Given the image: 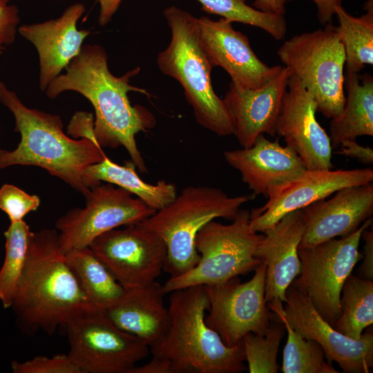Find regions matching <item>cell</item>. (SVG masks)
Returning a JSON list of instances; mask_svg holds the SVG:
<instances>
[{
  "mask_svg": "<svg viewBox=\"0 0 373 373\" xmlns=\"http://www.w3.org/2000/svg\"><path fill=\"white\" fill-rule=\"evenodd\" d=\"M136 72L115 76L108 68V55L102 46L83 45L79 54L66 68V73L54 79L45 92L50 99L68 90L85 97L95 111L93 133L97 143L101 147H124L136 168L146 173L135 136L152 128L155 119L145 108L132 106L128 99L129 91L145 93L129 83Z\"/></svg>",
  "mask_w": 373,
  "mask_h": 373,
  "instance_id": "6da1fadb",
  "label": "cell"
},
{
  "mask_svg": "<svg viewBox=\"0 0 373 373\" xmlns=\"http://www.w3.org/2000/svg\"><path fill=\"white\" fill-rule=\"evenodd\" d=\"M11 307L28 334H52L93 307L69 267L54 229L32 231Z\"/></svg>",
  "mask_w": 373,
  "mask_h": 373,
  "instance_id": "7a4b0ae2",
  "label": "cell"
},
{
  "mask_svg": "<svg viewBox=\"0 0 373 373\" xmlns=\"http://www.w3.org/2000/svg\"><path fill=\"white\" fill-rule=\"evenodd\" d=\"M0 102L12 113L21 140L13 151L0 150V170L15 165L41 167L86 197L97 182L87 169L106 157L93 139L74 140L63 131L61 117L27 107L0 81Z\"/></svg>",
  "mask_w": 373,
  "mask_h": 373,
  "instance_id": "3957f363",
  "label": "cell"
},
{
  "mask_svg": "<svg viewBox=\"0 0 373 373\" xmlns=\"http://www.w3.org/2000/svg\"><path fill=\"white\" fill-rule=\"evenodd\" d=\"M169 324L162 340L150 348L169 361L175 373H240L246 370L242 340L226 345L205 322L209 300L203 285L171 292Z\"/></svg>",
  "mask_w": 373,
  "mask_h": 373,
  "instance_id": "277c9868",
  "label": "cell"
},
{
  "mask_svg": "<svg viewBox=\"0 0 373 373\" xmlns=\"http://www.w3.org/2000/svg\"><path fill=\"white\" fill-rule=\"evenodd\" d=\"M164 15L171 39L158 55L160 70L181 84L200 126L221 137L234 135L233 115L212 86L213 67L200 43L198 18L176 6L166 8Z\"/></svg>",
  "mask_w": 373,
  "mask_h": 373,
  "instance_id": "5b68a950",
  "label": "cell"
},
{
  "mask_svg": "<svg viewBox=\"0 0 373 373\" xmlns=\"http://www.w3.org/2000/svg\"><path fill=\"white\" fill-rule=\"evenodd\" d=\"M254 194L229 196L218 188L189 186L164 208L138 222L160 236L166 246L163 271L171 277L182 275L198 262L195 246L198 231L218 218L233 220Z\"/></svg>",
  "mask_w": 373,
  "mask_h": 373,
  "instance_id": "8992f818",
  "label": "cell"
},
{
  "mask_svg": "<svg viewBox=\"0 0 373 373\" xmlns=\"http://www.w3.org/2000/svg\"><path fill=\"white\" fill-rule=\"evenodd\" d=\"M278 55L312 96L317 111L334 119L345 102L343 73L345 52L337 26L332 23L292 37L278 50Z\"/></svg>",
  "mask_w": 373,
  "mask_h": 373,
  "instance_id": "52a82bcc",
  "label": "cell"
},
{
  "mask_svg": "<svg viewBox=\"0 0 373 373\" xmlns=\"http://www.w3.org/2000/svg\"><path fill=\"white\" fill-rule=\"evenodd\" d=\"M250 211L240 209L232 222L214 220L198 233L195 246L200 258L186 273L170 278L163 285L165 294L195 285H214L254 270L261 262L254 254L262 234L249 226Z\"/></svg>",
  "mask_w": 373,
  "mask_h": 373,
  "instance_id": "ba28073f",
  "label": "cell"
},
{
  "mask_svg": "<svg viewBox=\"0 0 373 373\" xmlns=\"http://www.w3.org/2000/svg\"><path fill=\"white\" fill-rule=\"evenodd\" d=\"M68 353L82 373H131L150 347L115 326L104 311L85 310L65 325Z\"/></svg>",
  "mask_w": 373,
  "mask_h": 373,
  "instance_id": "9c48e42d",
  "label": "cell"
},
{
  "mask_svg": "<svg viewBox=\"0 0 373 373\" xmlns=\"http://www.w3.org/2000/svg\"><path fill=\"white\" fill-rule=\"evenodd\" d=\"M371 224L372 218H370L345 237L298 248L301 270L299 278L292 283L309 298L322 318L333 327L341 312L343 284L363 256L358 251L362 233Z\"/></svg>",
  "mask_w": 373,
  "mask_h": 373,
  "instance_id": "30bf717a",
  "label": "cell"
},
{
  "mask_svg": "<svg viewBox=\"0 0 373 373\" xmlns=\"http://www.w3.org/2000/svg\"><path fill=\"white\" fill-rule=\"evenodd\" d=\"M253 277L242 283L238 276L214 285H203L209 300L207 325L223 343L233 347L249 332L265 335L274 320L265 299V266L260 262Z\"/></svg>",
  "mask_w": 373,
  "mask_h": 373,
  "instance_id": "8fae6325",
  "label": "cell"
},
{
  "mask_svg": "<svg viewBox=\"0 0 373 373\" xmlns=\"http://www.w3.org/2000/svg\"><path fill=\"white\" fill-rule=\"evenodd\" d=\"M114 184H99L84 197L86 205L74 208L55 223L62 251L88 247L102 233L138 223L155 213L142 200Z\"/></svg>",
  "mask_w": 373,
  "mask_h": 373,
  "instance_id": "7c38bea8",
  "label": "cell"
},
{
  "mask_svg": "<svg viewBox=\"0 0 373 373\" xmlns=\"http://www.w3.org/2000/svg\"><path fill=\"white\" fill-rule=\"evenodd\" d=\"M88 247L124 289L155 281L166 258L162 238L137 223L108 231Z\"/></svg>",
  "mask_w": 373,
  "mask_h": 373,
  "instance_id": "4fadbf2b",
  "label": "cell"
},
{
  "mask_svg": "<svg viewBox=\"0 0 373 373\" xmlns=\"http://www.w3.org/2000/svg\"><path fill=\"white\" fill-rule=\"evenodd\" d=\"M283 314L303 337L316 341L327 361L337 363L347 373H367L373 367V332L368 328L359 339L340 333L325 321L309 298L293 283L286 291Z\"/></svg>",
  "mask_w": 373,
  "mask_h": 373,
  "instance_id": "5bb4252c",
  "label": "cell"
},
{
  "mask_svg": "<svg viewBox=\"0 0 373 373\" xmlns=\"http://www.w3.org/2000/svg\"><path fill=\"white\" fill-rule=\"evenodd\" d=\"M373 181L371 168L350 170H307L294 179L274 189L263 206L250 212L249 226L262 232L286 214L324 200L337 191Z\"/></svg>",
  "mask_w": 373,
  "mask_h": 373,
  "instance_id": "9a60e30c",
  "label": "cell"
},
{
  "mask_svg": "<svg viewBox=\"0 0 373 373\" xmlns=\"http://www.w3.org/2000/svg\"><path fill=\"white\" fill-rule=\"evenodd\" d=\"M317 107L312 96L290 75L275 133L300 157L307 170H329L332 147L329 136L316 118Z\"/></svg>",
  "mask_w": 373,
  "mask_h": 373,
  "instance_id": "2e32d148",
  "label": "cell"
},
{
  "mask_svg": "<svg viewBox=\"0 0 373 373\" xmlns=\"http://www.w3.org/2000/svg\"><path fill=\"white\" fill-rule=\"evenodd\" d=\"M200 43L213 68L220 66L231 83L243 89H256L276 75L281 66L269 67L252 50L248 37L236 30L231 21L203 16L198 19Z\"/></svg>",
  "mask_w": 373,
  "mask_h": 373,
  "instance_id": "e0dca14e",
  "label": "cell"
},
{
  "mask_svg": "<svg viewBox=\"0 0 373 373\" xmlns=\"http://www.w3.org/2000/svg\"><path fill=\"white\" fill-rule=\"evenodd\" d=\"M305 232L298 248L355 231L373 213V184L346 187L303 209Z\"/></svg>",
  "mask_w": 373,
  "mask_h": 373,
  "instance_id": "ac0fdd59",
  "label": "cell"
},
{
  "mask_svg": "<svg viewBox=\"0 0 373 373\" xmlns=\"http://www.w3.org/2000/svg\"><path fill=\"white\" fill-rule=\"evenodd\" d=\"M86 10L84 4L68 6L62 15L44 22L23 24L18 32L35 47L39 61V86L45 91L50 83L66 69L80 52L84 39L90 34L79 30L77 23Z\"/></svg>",
  "mask_w": 373,
  "mask_h": 373,
  "instance_id": "d6986e66",
  "label": "cell"
},
{
  "mask_svg": "<svg viewBox=\"0 0 373 373\" xmlns=\"http://www.w3.org/2000/svg\"><path fill=\"white\" fill-rule=\"evenodd\" d=\"M305 232L303 209L291 211L263 232L254 252L265 266L267 303L286 301V291L298 276V246Z\"/></svg>",
  "mask_w": 373,
  "mask_h": 373,
  "instance_id": "ffe728a7",
  "label": "cell"
},
{
  "mask_svg": "<svg viewBox=\"0 0 373 373\" xmlns=\"http://www.w3.org/2000/svg\"><path fill=\"white\" fill-rule=\"evenodd\" d=\"M225 161L239 171L242 180L254 195L266 198L276 187L303 173L306 168L300 157L278 140L259 135L249 148L226 151Z\"/></svg>",
  "mask_w": 373,
  "mask_h": 373,
  "instance_id": "44dd1931",
  "label": "cell"
},
{
  "mask_svg": "<svg viewBox=\"0 0 373 373\" xmlns=\"http://www.w3.org/2000/svg\"><path fill=\"white\" fill-rule=\"evenodd\" d=\"M290 73L285 66L256 89H243L231 82L223 99L235 119V133L242 148L253 145L260 134L276 135L275 128Z\"/></svg>",
  "mask_w": 373,
  "mask_h": 373,
  "instance_id": "7402d4cb",
  "label": "cell"
},
{
  "mask_svg": "<svg viewBox=\"0 0 373 373\" xmlns=\"http://www.w3.org/2000/svg\"><path fill=\"white\" fill-rule=\"evenodd\" d=\"M164 294L163 285L155 281L125 289L119 300L104 312L115 326L140 338L151 348L162 340L169 327Z\"/></svg>",
  "mask_w": 373,
  "mask_h": 373,
  "instance_id": "603a6c76",
  "label": "cell"
},
{
  "mask_svg": "<svg viewBox=\"0 0 373 373\" xmlns=\"http://www.w3.org/2000/svg\"><path fill=\"white\" fill-rule=\"evenodd\" d=\"M344 108L329 123V139L333 149L347 140L373 136V78L367 74L347 72Z\"/></svg>",
  "mask_w": 373,
  "mask_h": 373,
  "instance_id": "cb8c5ba5",
  "label": "cell"
},
{
  "mask_svg": "<svg viewBox=\"0 0 373 373\" xmlns=\"http://www.w3.org/2000/svg\"><path fill=\"white\" fill-rule=\"evenodd\" d=\"M67 262L90 304L105 311L123 295L125 289L89 247L65 254Z\"/></svg>",
  "mask_w": 373,
  "mask_h": 373,
  "instance_id": "d4e9b609",
  "label": "cell"
},
{
  "mask_svg": "<svg viewBox=\"0 0 373 373\" xmlns=\"http://www.w3.org/2000/svg\"><path fill=\"white\" fill-rule=\"evenodd\" d=\"M86 172L97 182L104 181L128 191L155 211L166 207L177 195L176 186L172 183L159 180L152 184L142 180L131 160L119 165L106 157L102 162L90 165Z\"/></svg>",
  "mask_w": 373,
  "mask_h": 373,
  "instance_id": "484cf974",
  "label": "cell"
},
{
  "mask_svg": "<svg viewBox=\"0 0 373 373\" xmlns=\"http://www.w3.org/2000/svg\"><path fill=\"white\" fill-rule=\"evenodd\" d=\"M276 319L282 322L287 332L283 351L282 372L284 373H338L327 361L322 347L314 340L306 338L289 324L283 314V302L267 303Z\"/></svg>",
  "mask_w": 373,
  "mask_h": 373,
  "instance_id": "4316f807",
  "label": "cell"
},
{
  "mask_svg": "<svg viewBox=\"0 0 373 373\" xmlns=\"http://www.w3.org/2000/svg\"><path fill=\"white\" fill-rule=\"evenodd\" d=\"M366 13L353 17L343 6L335 15L337 26L345 52L347 72L358 73L365 65L373 64V1L364 5Z\"/></svg>",
  "mask_w": 373,
  "mask_h": 373,
  "instance_id": "83f0119b",
  "label": "cell"
},
{
  "mask_svg": "<svg viewBox=\"0 0 373 373\" xmlns=\"http://www.w3.org/2000/svg\"><path fill=\"white\" fill-rule=\"evenodd\" d=\"M341 294V312L334 327L346 336L359 339L373 323V283L350 274Z\"/></svg>",
  "mask_w": 373,
  "mask_h": 373,
  "instance_id": "f1b7e54d",
  "label": "cell"
},
{
  "mask_svg": "<svg viewBox=\"0 0 373 373\" xmlns=\"http://www.w3.org/2000/svg\"><path fill=\"white\" fill-rule=\"evenodd\" d=\"M32 233L23 220L10 222L5 231L6 256L0 270V300L4 308L10 307L17 285L27 258Z\"/></svg>",
  "mask_w": 373,
  "mask_h": 373,
  "instance_id": "f546056e",
  "label": "cell"
},
{
  "mask_svg": "<svg viewBox=\"0 0 373 373\" xmlns=\"http://www.w3.org/2000/svg\"><path fill=\"white\" fill-rule=\"evenodd\" d=\"M204 12L217 15L231 22L259 28L275 39L285 37L287 23L284 15L263 12L248 6L245 0H197Z\"/></svg>",
  "mask_w": 373,
  "mask_h": 373,
  "instance_id": "4dcf8cb0",
  "label": "cell"
},
{
  "mask_svg": "<svg viewBox=\"0 0 373 373\" xmlns=\"http://www.w3.org/2000/svg\"><path fill=\"white\" fill-rule=\"evenodd\" d=\"M285 331L284 324L274 316L265 335L249 332L243 337L245 361L250 373L278 372L277 355Z\"/></svg>",
  "mask_w": 373,
  "mask_h": 373,
  "instance_id": "1f68e13d",
  "label": "cell"
},
{
  "mask_svg": "<svg viewBox=\"0 0 373 373\" xmlns=\"http://www.w3.org/2000/svg\"><path fill=\"white\" fill-rule=\"evenodd\" d=\"M39 204L37 195L28 194L15 185L6 184L0 189V209L8 215L10 222L23 220Z\"/></svg>",
  "mask_w": 373,
  "mask_h": 373,
  "instance_id": "d6a6232c",
  "label": "cell"
},
{
  "mask_svg": "<svg viewBox=\"0 0 373 373\" xmlns=\"http://www.w3.org/2000/svg\"><path fill=\"white\" fill-rule=\"evenodd\" d=\"M12 367L15 373H82L68 354L38 356L23 363L14 361Z\"/></svg>",
  "mask_w": 373,
  "mask_h": 373,
  "instance_id": "836d02e7",
  "label": "cell"
},
{
  "mask_svg": "<svg viewBox=\"0 0 373 373\" xmlns=\"http://www.w3.org/2000/svg\"><path fill=\"white\" fill-rule=\"evenodd\" d=\"M19 22L18 7L10 0H0V55L15 42Z\"/></svg>",
  "mask_w": 373,
  "mask_h": 373,
  "instance_id": "e575fe53",
  "label": "cell"
},
{
  "mask_svg": "<svg viewBox=\"0 0 373 373\" xmlns=\"http://www.w3.org/2000/svg\"><path fill=\"white\" fill-rule=\"evenodd\" d=\"M341 148L336 153L367 164L373 163V149L358 144L355 140H347L341 142Z\"/></svg>",
  "mask_w": 373,
  "mask_h": 373,
  "instance_id": "d590c367",
  "label": "cell"
},
{
  "mask_svg": "<svg viewBox=\"0 0 373 373\" xmlns=\"http://www.w3.org/2000/svg\"><path fill=\"white\" fill-rule=\"evenodd\" d=\"M361 238L365 241L364 245V258L360 267L361 278L372 280L373 279V231H363Z\"/></svg>",
  "mask_w": 373,
  "mask_h": 373,
  "instance_id": "8d00e7d4",
  "label": "cell"
},
{
  "mask_svg": "<svg viewBox=\"0 0 373 373\" xmlns=\"http://www.w3.org/2000/svg\"><path fill=\"white\" fill-rule=\"evenodd\" d=\"M131 373H175L172 363L166 358L153 356V358L142 366H135Z\"/></svg>",
  "mask_w": 373,
  "mask_h": 373,
  "instance_id": "74e56055",
  "label": "cell"
},
{
  "mask_svg": "<svg viewBox=\"0 0 373 373\" xmlns=\"http://www.w3.org/2000/svg\"><path fill=\"white\" fill-rule=\"evenodd\" d=\"M293 0H283L285 3ZM318 8L317 17L320 23L325 26L332 23L336 10L342 6L343 0H312Z\"/></svg>",
  "mask_w": 373,
  "mask_h": 373,
  "instance_id": "f35d334b",
  "label": "cell"
},
{
  "mask_svg": "<svg viewBox=\"0 0 373 373\" xmlns=\"http://www.w3.org/2000/svg\"><path fill=\"white\" fill-rule=\"evenodd\" d=\"M100 4L98 22L101 26L110 22L122 0H97Z\"/></svg>",
  "mask_w": 373,
  "mask_h": 373,
  "instance_id": "ab89813d",
  "label": "cell"
},
{
  "mask_svg": "<svg viewBox=\"0 0 373 373\" xmlns=\"http://www.w3.org/2000/svg\"><path fill=\"white\" fill-rule=\"evenodd\" d=\"M283 0H254V8L267 12L284 15L285 13Z\"/></svg>",
  "mask_w": 373,
  "mask_h": 373,
  "instance_id": "60d3db41",
  "label": "cell"
}]
</instances>
